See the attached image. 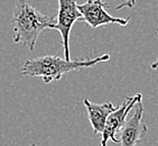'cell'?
Segmentation results:
<instances>
[{"label":"cell","instance_id":"obj_1","mask_svg":"<svg viewBox=\"0 0 158 146\" xmlns=\"http://www.w3.org/2000/svg\"><path fill=\"white\" fill-rule=\"evenodd\" d=\"M56 18L34 8L27 0H16L11 25L15 43H21L33 51L38 36L44 29H54Z\"/></svg>","mask_w":158,"mask_h":146},{"label":"cell","instance_id":"obj_2","mask_svg":"<svg viewBox=\"0 0 158 146\" xmlns=\"http://www.w3.org/2000/svg\"><path fill=\"white\" fill-rule=\"evenodd\" d=\"M110 60L109 54H103L95 58L89 60H66L65 58H60L55 55H46L42 58H29L24 62L21 74L24 76H40L43 82L48 84L54 81L61 80L66 73L80 70L83 67H91L101 62H106Z\"/></svg>","mask_w":158,"mask_h":146},{"label":"cell","instance_id":"obj_3","mask_svg":"<svg viewBox=\"0 0 158 146\" xmlns=\"http://www.w3.org/2000/svg\"><path fill=\"white\" fill-rule=\"evenodd\" d=\"M57 18L54 29L61 34L64 58L71 60L70 35L76 20H82V14L77 9L76 0H57Z\"/></svg>","mask_w":158,"mask_h":146},{"label":"cell","instance_id":"obj_4","mask_svg":"<svg viewBox=\"0 0 158 146\" xmlns=\"http://www.w3.org/2000/svg\"><path fill=\"white\" fill-rule=\"evenodd\" d=\"M141 99H139L134 105L132 107L134 111L132 114H128L123 125L119 131L120 133L119 143H121V146L138 145L148 131L147 125L143 122V107Z\"/></svg>","mask_w":158,"mask_h":146},{"label":"cell","instance_id":"obj_5","mask_svg":"<svg viewBox=\"0 0 158 146\" xmlns=\"http://www.w3.org/2000/svg\"><path fill=\"white\" fill-rule=\"evenodd\" d=\"M106 7H109V5L102 0H86L85 2L77 5V9L82 14V21H85L92 28H98L109 24L126 26L129 23V18L111 16L106 10Z\"/></svg>","mask_w":158,"mask_h":146},{"label":"cell","instance_id":"obj_6","mask_svg":"<svg viewBox=\"0 0 158 146\" xmlns=\"http://www.w3.org/2000/svg\"><path fill=\"white\" fill-rule=\"evenodd\" d=\"M143 98V94L137 93L132 97H127L122 105L113 110L106 118V125H104L103 131H102V140H101V146H106L108 140H112L113 143H119V140L117 134L119 133L120 128L122 127L128 114L130 113L134 105L137 102L139 99Z\"/></svg>","mask_w":158,"mask_h":146},{"label":"cell","instance_id":"obj_7","mask_svg":"<svg viewBox=\"0 0 158 146\" xmlns=\"http://www.w3.org/2000/svg\"><path fill=\"white\" fill-rule=\"evenodd\" d=\"M83 104L88 110L89 122L93 128V133L101 134L106 125L108 116L116 109V107L110 101H106L104 104H93L86 98L83 100Z\"/></svg>","mask_w":158,"mask_h":146},{"label":"cell","instance_id":"obj_8","mask_svg":"<svg viewBox=\"0 0 158 146\" xmlns=\"http://www.w3.org/2000/svg\"><path fill=\"white\" fill-rule=\"evenodd\" d=\"M135 5H136V0H125L123 2L116 7V9L120 10L123 8H132V7H135Z\"/></svg>","mask_w":158,"mask_h":146},{"label":"cell","instance_id":"obj_9","mask_svg":"<svg viewBox=\"0 0 158 146\" xmlns=\"http://www.w3.org/2000/svg\"><path fill=\"white\" fill-rule=\"evenodd\" d=\"M156 32H157V35H158V31H156ZM150 67H152V70H157V69H158V58L156 60L155 62H154V63H152Z\"/></svg>","mask_w":158,"mask_h":146},{"label":"cell","instance_id":"obj_10","mask_svg":"<svg viewBox=\"0 0 158 146\" xmlns=\"http://www.w3.org/2000/svg\"><path fill=\"white\" fill-rule=\"evenodd\" d=\"M31 146H37V145H36V144H31Z\"/></svg>","mask_w":158,"mask_h":146}]
</instances>
